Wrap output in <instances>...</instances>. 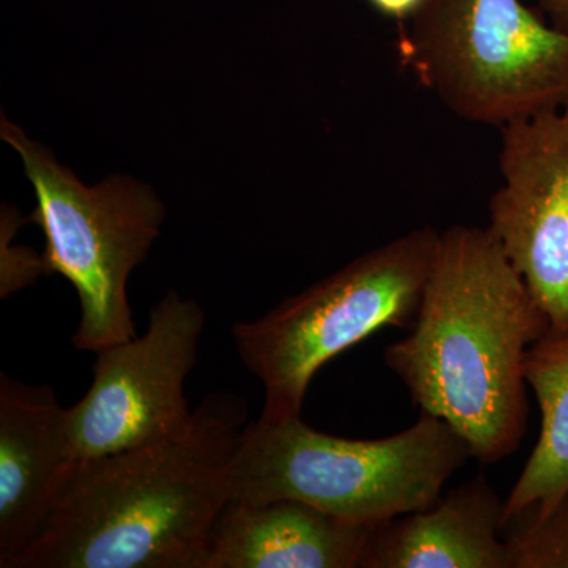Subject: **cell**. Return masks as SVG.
Segmentation results:
<instances>
[{
  "instance_id": "obj_1",
  "label": "cell",
  "mask_w": 568,
  "mask_h": 568,
  "mask_svg": "<svg viewBox=\"0 0 568 568\" xmlns=\"http://www.w3.org/2000/svg\"><path fill=\"white\" fill-rule=\"evenodd\" d=\"M549 323L488 227L440 233L409 335L384 351L422 413L447 422L480 465L521 446L526 353Z\"/></svg>"
},
{
  "instance_id": "obj_2",
  "label": "cell",
  "mask_w": 568,
  "mask_h": 568,
  "mask_svg": "<svg viewBox=\"0 0 568 568\" xmlns=\"http://www.w3.org/2000/svg\"><path fill=\"white\" fill-rule=\"evenodd\" d=\"M248 403L213 392L186 435L78 462L14 568H205Z\"/></svg>"
},
{
  "instance_id": "obj_3",
  "label": "cell",
  "mask_w": 568,
  "mask_h": 568,
  "mask_svg": "<svg viewBox=\"0 0 568 568\" xmlns=\"http://www.w3.org/2000/svg\"><path fill=\"white\" fill-rule=\"evenodd\" d=\"M466 440L443 418L422 413L398 435L346 439L302 417L248 422L234 462L233 500L295 499L376 526L432 507L467 459Z\"/></svg>"
},
{
  "instance_id": "obj_4",
  "label": "cell",
  "mask_w": 568,
  "mask_h": 568,
  "mask_svg": "<svg viewBox=\"0 0 568 568\" xmlns=\"http://www.w3.org/2000/svg\"><path fill=\"white\" fill-rule=\"evenodd\" d=\"M439 235L429 226L409 231L355 257L260 320L233 325L242 364L264 386L260 420L301 417L321 366L379 328L413 327Z\"/></svg>"
},
{
  "instance_id": "obj_5",
  "label": "cell",
  "mask_w": 568,
  "mask_h": 568,
  "mask_svg": "<svg viewBox=\"0 0 568 568\" xmlns=\"http://www.w3.org/2000/svg\"><path fill=\"white\" fill-rule=\"evenodd\" d=\"M396 47L463 121L500 130L568 106V32L521 0H426Z\"/></svg>"
},
{
  "instance_id": "obj_6",
  "label": "cell",
  "mask_w": 568,
  "mask_h": 568,
  "mask_svg": "<svg viewBox=\"0 0 568 568\" xmlns=\"http://www.w3.org/2000/svg\"><path fill=\"white\" fill-rule=\"evenodd\" d=\"M2 138L20 153L36 190L37 209L29 222L39 224L47 239L43 271L65 276L80 297L73 346L97 354L138 336L126 283L159 237L162 203L130 179L82 185L47 148L10 122H2Z\"/></svg>"
},
{
  "instance_id": "obj_7",
  "label": "cell",
  "mask_w": 568,
  "mask_h": 568,
  "mask_svg": "<svg viewBox=\"0 0 568 568\" xmlns=\"http://www.w3.org/2000/svg\"><path fill=\"white\" fill-rule=\"evenodd\" d=\"M204 313L170 291L151 312L142 336L97 353L88 394L69 407L77 462L186 435L194 410L185 381L197 364Z\"/></svg>"
},
{
  "instance_id": "obj_8",
  "label": "cell",
  "mask_w": 568,
  "mask_h": 568,
  "mask_svg": "<svg viewBox=\"0 0 568 568\" xmlns=\"http://www.w3.org/2000/svg\"><path fill=\"white\" fill-rule=\"evenodd\" d=\"M489 233L551 332L568 331V106L500 129Z\"/></svg>"
},
{
  "instance_id": "obj_9",
  "label": "cell",
  "mask_w": 568,
  "mask_h": 568,
  "mask_svg": "<svg viewBox=\"0 0 568 568\" xmlns=\"http://www.w3.org/2000/svg\"><path fill=\"white\" fill-rule=\"evenodd\" d=\"M77 463L54 388L0 373V567L14 568L39 537Z\"/></svg>"
},
{
  "instance_id": "obj_10",
  "label": "cell",
  "mask_w": 568,
  "mask_h": 568,
  "mask_svg": "<svg viewBox=\"0 0 568 568\" xmlns=\"http://www.w3.org/2000/svg\"><path fill=\"white\" fill-rule=\"evenodd\" d=\"M373 528L302 500H231L213 529L205 568H361Z\"/></svg>"
},
{
  "instance_id": "obj_11",
  "label": "cell",
  "mask_w": 568,
  "mask_h": 568,
  "mask_svg": "<svg viewBox=\"0 0 568 568\" xmlns=\"http://www.w3.org/2000/svg\"><path fill=\"white\" fill-rule=\"evenodd\" d=\"M504 507L506 499L478 474L432 507L376 525L361 568H510Z\"/></svg>"
},
{
  "instance_id": "obj_12",
  "label": "cell",
  "mask_w": 568,
  "mask_h": 568,
  "mask_svg": "<svg viewBox=\"0 0 568 568\" xmlns=\"http://www.w3.org/2000/svg\"><path fill=\"white\" fill-rule=\"evenodd\" d=\"M523 373L540 406L541 429L521 476L506 497L503 526L525 508L547 514L568 491V331H548L534 343Z\"/></svg>"
},
{
  "instance_id": "obj_13",
  "label": "cell",
  "mask_w": 568,
  "mask_h": 568,
  "mask_svg": "<svg viewBox=\"0 0 568 568\" xmlns=\"http://www.w3.org/2000/svg\"><path fill=\"white\" fill-rule=\"evenodd\" d=\"M508 567L568 568V491L547 514L525 508L503 526Z\"/></svg>"
},
{
  "instance_id": "obj_14",
  "label": "cell",
  "mask_w": 568,
  "mask_h": 568,
  "mask_svg": "<svg viewBox=\"0 0 568 568\" xmlns=\"http://www.w3.org/2000/svg\"><path fill=\"white\" fill-rule=\"evenodd\" d=\"M376 13L405 26L425 6L426 0H366Z\"/></svg>"
},
{
  "instance_id": "obj_15",
  "label": "cell",
  "mask_w": 568,
  "mask_h": 568,
  "mask_svg": "<svg viewBox=\"0 0 568 568\" xmlns=\"http://www.w3.org/2000/svg\"><path fill=\"white\" fill-rule=\"evenodd\" d=\"M538 3L551 18L552 26L568 32V0H538Z\"/></svg>"
}]
</instances>
